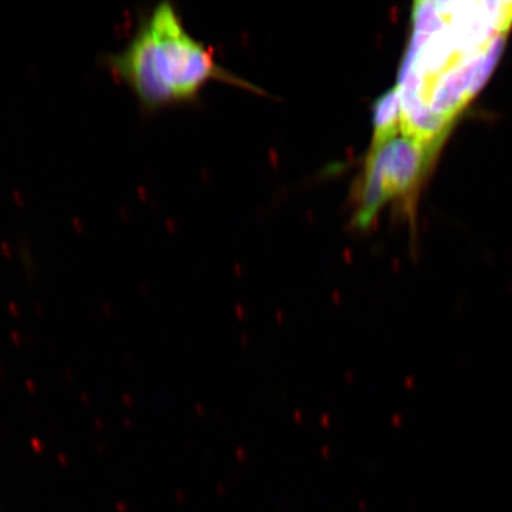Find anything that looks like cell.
<instances>
[{"label":"cell","mask_w":512,"mask_h":512,"mask_svg":"<svg viewBox=\"0 0 512 512\" xmlns=\"http://www.w3.org/2000/svg\"><path fill=\"white\" fill-rule=\"evenodd\" d=\"M106 66L150 110L194 98L210 80L261 92L222 68L210 50L188 34L169 2L153 9L123 50L106 56Z\"/></svg>","instance_id":"7a4b0ae2"},{"label":"cell","mask_w":512,"mask_h":512,"mask_svg":"<svg viewBox=\"0 0 512 512\" xmlns=\"http://www.w3.org/2000/svg\"><path fill=\"white\" fill-rule=\"evenodd\" d=\"M443 144L422 142L400 132L369 149L354 190L352 228L368 230L381 209L392 201L411 213L420 185Z\"/></svg>","instance_id":"3957f363"},{"label":"cell","mask_w":512,"mask_h":512,"mask_svg":"<svg viewBox=\"0 0 512 512\" xmlns=\"http://www.w3.org/2000/svg\"><path fill=\"white\" fill-rule=\"evenodd\" d=\"M402 126V107L398 88L393 87L376 99L373 105V138L369 149L398 136Z\"/></svg>","instance_id":"277c9868"},{"label":"cell","mask_w":512,"mask_h":512,"mask_svg":"<svg viewBox=\"0 0 512 512\" xmlns=\"http://www.w3.org/2000/svg\"><path fill=\"white\" fill-rule=\"evenodd\" d=\"M512 28V2H419L400 67L403 134L445 140L483 88Z\"/></svg>","instance_id":"6da1fadb"}]
</instances>
